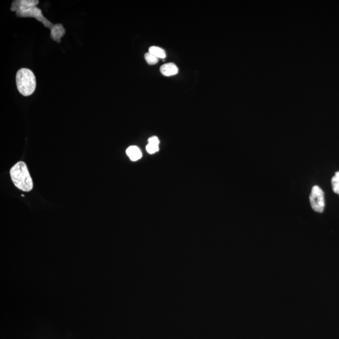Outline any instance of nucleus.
I'll return each mask as SVG.
<instances>
[{
  "instance_id": "f257e3e1",
  "label": "nucleus",
  "mask_w": 339,
  "mask_h": 339,
  "mask_svg": "<svg viewBox=\"0 0 339 339\" xmlns=\"http://www.w3.org/2000/svg\"><path fill=\"white\" fill-rule=\"evenodd\" d=\"M10 173L15 186L20 190L29 192L33 189V181L24 162L19 161L15 164Z\"/></svg>"
},
{
  "instance_id": "f03ea898",
  "label": "nucleus",
  "mask_w": 339,
  "mask_h": 339,
  "mask_svg": "<svg viewBox=\"0 0 339 339\" xmlns=\"http://www.w3.org/2000/svg\"><path fill=\"white\" fill-rule=\"evenodd\" d=\"M16 82L20 93L24 96L32 95L36 90V76L31 70L26 68L20 69L17 72Z\"/></svg>"
},
{
  "instance_id": "7ed1b4c3",
  "label": "nucleus",
  "mask_w": 339,
  "mask_h": 339,
  "mask_svg": "<svg viewBox=\"0 0 339 339\" xmlns=\"http://www.w3.org/2000/svg\"><path fill=\"white\" fill-rule=\"evenodd\" d=\"M310 202L311 208L317 213H323L325 208V197L324 193L320 187L315 186L311 189L310 195Z\"/></svg>"
},
{
  "instance_id": "20e7f679",
  "label": "nucleus",
  "mask_w": 339,
  "mask_h": 339,
  "mask_svg": "<svg viewBox=\"0 0 339 339\" xmlns=\"http://www.w3.org/2000/svg\"><path fill=\"white\" fill-rule=\"evenodd\" d=\"M17 16L20 17H33V18L38 20L39 22L43 24L45 27L47 28L52 29L54 25L52 24L48 20L45 18L43 15H42V11L37 7H33V8L26 10L24 11H17Z\"/></svg>"
},
{
  "instance_id": "39448f33",
  "label": "nucleus",
  "mask_w": 339,
  "mask_h": 339,
  "mask_svg": "<svg viewBox=\"0 0 339 339\" xmlns=\"http://www.w3.org/2000/svg\"><path fill=\"white\" fill-rule=\"evenodd\" d=\"M39 4V1L34 0H24V1H15L12 4L11 10L12 11H24L29 9L36 7Z\"/></svg>"
},
{
  "instance_id": "423d86ee",
  "label": "nucleus",
  "mask_w": 339,
  "mask_h": 339,
  "mask_svg": "<svg viewBox=\"0 0 339 339\" xmlns=\"http://www.w3.org/2000/svg\"><path fill=\"white\" fill-rule=\"evenodd\" d=\"M160 72L164 76H173L178 74L179 69L175 64L168 63L161 66Z\"/></svg>"
},
{
  "instance_id": "0eeeda50",
  "label": "nucleus",
  "mask_w": 339,
  "mask_h": 339,
  "mask_svg": "<svg viewBox=\"0 0 339 339\" xmlns=\"http://www.w3.org/2000/svg\"><path fill=\"white\" fill-rule=\"evenodd\" d=\"M65 29L61 24L54 25L51 29V37L54 41L60 42L61 39L64 36Z\"/></svg>"
},
{
  "instance_id": "6e6552de",
  "label": "nucleus",
  "mask_w": 339,
  "mask_h": 339,
  "mask_svg": "<svg viewBox=\"0 0 339 339\" xmlns=\"http://www.w3.org/2000/svg\"><path fill=\"white\" fill-rule=\"evenodd\" d=\"M126 154L129 157L131 161H137L140 159L142 156V153L138 147L136 146H129L126 149Z\"/></svg>"
},
{
  "instance_id": "1a4fd4ad",
  "label": "nucleus",
  "mask_w": 339,
  "mask_h": 339,
  "mask_svg": "<svg viewBox=\"0 0 339 339\" xmlns=\"http://www.w3.org/2000/svg\"><path fill=\"white\" fill-rule=\"evenodd\" d=\"M149 53L153 54V56L158 59H164L166 57L165 51L161 47L157 46H151L149 48Z\"/></svg>"
},
{
  "instance_id": "9d476101",
  "label": "nucleus",
  "mask_w": 339,
  "mask_h": 339,
  "mask_svg": "<svg viewBox=\"0 0 339 339\" xmlns=\"http://www.w3.org/2000/svg\"><path fill=\"white\" fill-rule=\"evenodd\" d=\"M331 183L333 193L337 194L339 190V172H336L335 174L331 179Z\"/></svg>"
},
{
  "instance_id": "9b49d317",
  "label": "nucleus",
  "mask_w": 339,
  "mask_h": 339,
  "mask_svg": "<svg viewBox=\"0 0 339 339\" xmlns=\"http://www.w3.org/2000/svg\"><path fill=\"white\" fill-rule=\"evenodd\" d=\"M144 58H145L147 63L149 65L156 64L158 61V59L149 52L144 55Z\"/></svg>"
},
{
  "instance_id": "f8f14e48",
  "label": "nucleus",
  "mask_w": 339,
  "mask_h": 339,
  "mask_svg": "<svg viewBox=\"0 0 339 339\" xmlns=\"http://www.w3.org/2000/svg\"><path fill=\"white\" fill-rule=\"evenodd\" d=\"M146 151L148 152L149 153L153 154L156 153V152L159 150V147L157 145H154V144H147L146 147Z\"/></svg>"
},
{
  "instance_id": "ddd939ff",
  "label": "nucleus",
  "mask_w": 339,
  "mask_h": 339,
  "mask_svg": "<svg viewBox=\"0 0 339 339\" xmlns=\"http://www.w3.org/2000/svg\"><path fill=\"white\" fill-rule=\"evenodd\" d=\"M148 143L154 144V145L159 146V141L156 136L151 137L148 139Z\"/></svg>"
},
{
  "instance_id": "4468645a",
  "label": "nucleus",
  "mask_w": 339,
  "mask_h": 339,
  "mask_svg": "<svg viewBox=\"0 0 339 339\" xmlns=\"http://www.w3.org/2000/svg\"><path fill=\"white\" fill-rule=\"evenodd\" d=\"M337 194H338V195H339V190L338 191Z\"/></svg>"
}]
</instances>
